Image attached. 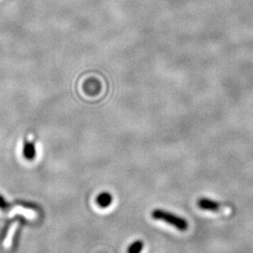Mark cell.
<instances>
[{"instance_id":"6","label":"cell","mask_w":253,"mask_h":253,"mask_svg":"<svg viewBox=\"0 0 253 253\" xmlns=\"http://www.w3.org/2000/svg\"><path fill=\"white\" fill-rule=\"evenodd\" d=\"M0 208L1 209H7L8 208V204L2 196H0Z\"/></svg>"},{"instance_id":"3","label":"cell","mask_w":253,"mask_h":253,"mask_svg":"<svg viewBox=\"0 0 253 253\" xmlns=\"http://www.w3.org/2000/svg\"><path fill=\"white\" fill-rule=\"evenodd\" d=\"M112 202H113L112 195L108 192H102L97 197V204L101 208H108L109 206L112 204Z\"/></svg>"},{"instance_id":"2","label":"cell","mask_w":253,"mask_h":253,"mask_svg":"<svg viewBox=\"0 0 253 253\" xmlns=\"http://www.w3.org/2000/svg\"><path fill=\"white\" fill-rule=\"evenodd\" d=\"M198 207L203 210L206 211H211V212H217L220 208V205L213 201V200L208 199V198H201L198 201Z\"/></svg>"},{"instance_id":"4","label":"cell","mask_w":253,"mask_h":253,"mask_svg":"<svg viewBox=\"0 0 253 253\" xmlns=\"http://www.w3.org/2000/svg\"><path fill=\"white\" fill-rule=\"evenodd\" d=\"M24 156L27 160H32L36 156L35 145L31 142H26L24 145Z\"/></svg>"},{"instance_id":"5","label":"cell","mask_w":253,"mask_h":253,"mask_svg":"<svg viewBox=\"0 0 253 253\" xmlns=\"http://www.w3.org/2000/svg\"><path fill=\"white\" fill-rule=\"evenodd\" d=\"M144 249V243L140 240L134 241L127 249V253H141Z\"/></svg>"},{"instance_id":"1","label":"cell","mask_w":253,"mask_h":253,"mask_svg":"<svg viewBox=\"0 0 253 253\" xmlns=\"http://www.w3.org/2000/svg\"><path fill=\"white\" fill-rule=\"evenodd\" d=\"M152 217L157 220H163V222H166L171 226L175 227L181 232H185L189 228V223L185 218L176 216L173 213L163 209H155L152 212Z\"/></svg>"}]
</instances>
